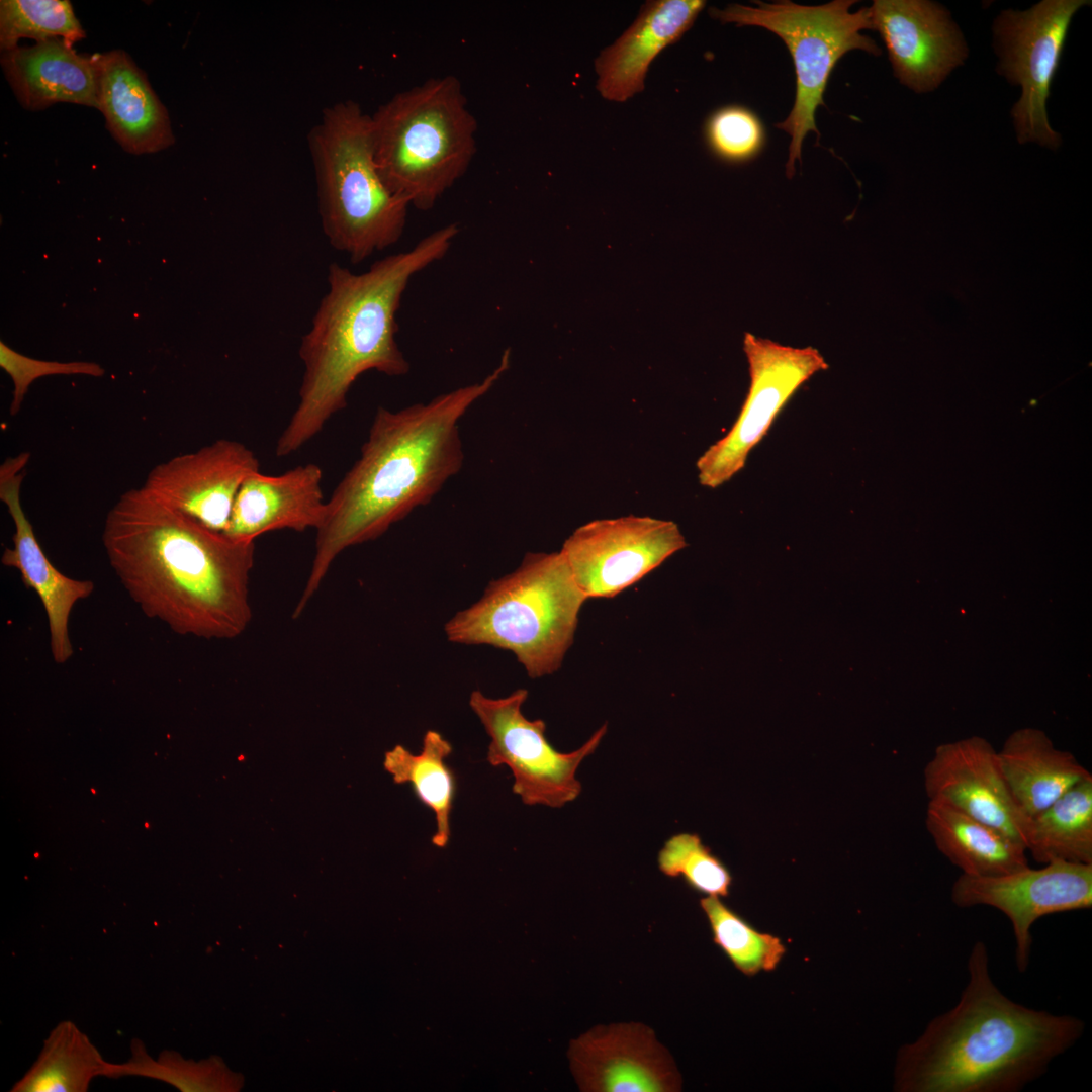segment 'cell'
Listing matches in <instances>:
<instances>
[{
  "instance_id": "obj_1",
  "label": "cell",
  "mask_w": 1092,
  "mask_h": 1092,
  "mask_svg": "<svg viewBox=\"0 0 1092 1092\" xmlns=\"http://www.w3.org/2000/svg\"><path fill=\"white\" fill-rule=\"evenodd\" d=\"M102 542L131 600L173 632L233 639L249 625L255 542L212 530L142 487L109 510Z\"/></svg>"
},
{
  "instance_id": "obj_2",
  "label": "cell",
  "mask_w": 1092,
  "mask_h": 1092,
  "mask_svg": "<svg viewBox=\"0 0 1092 1092\" xmlns=\"http://www.w3.org/2000/svg\"><path fill=\"white\" fill-rule=\"evenodd\" d=\"M509 365L508 349L479 382L425 404L396 412L378 407L360 457L327 500L311 569L293 618L302 613L344 550L380 537L417 507L428 504L461 470L464 454L458 423Z\"/></svg>"
},
{
  "instance_id": "obj_3",
  "label": "cell",
  "mask_w": 1092,
  "mask_h": 1092,
  "mask_svg": "<svg viewBox=\"0 0 1092 1092\" xmlns=\"http://www.w3.org/2000/svg\"><path fill=\"white\" fill-rule=\"evenodd\" d=\"M458 233L456 223L447 224L362 273L330 264L328 291L301 338L299 401L277 440L278 457L300 449L344 410L351 386L364 372L402 376L410 371L395 339L403 292L414 275L447 254Z\"/></svg>"
},
{
  "instance_id": "obj_4",
  "label": "cell",
  "mask_w": 1092,
  "mask_h": 1092,
  "mask_svg": "<svg viewBox=\"0 0 1092 1092\" xmlns=\"http://www.w3.org/2000/svg\"><path fill=\"white\" fill-rule=\"evenodd\" d=\"M958 1003L897 1055L900 1092H1017L1083 1035L1085 1023L1019 1004L995 984L983 941L968 958Z\"/></svg>"
},
{
  "instance_id": "obj_5",
  "label": "cell",
  "mask_w": 1092,
  "mask_h": 1092,
  "mask_svg": "<svg viewBox=\"0 0 1092 1092\" xmlns=\"http://www.w3.org/2000/svg\"><path fill=\"white\" fill-rule=\"evenodd\" d=\"M371 126L383 182L419 210L435 206L477 151V120L453 75L396 93L371 115Z\"/></svg>"
},
{
  "instance_id": "obj_6",
  "label": "cell",
  "mask_w": 1092,
  "mask_h": 1092,
  "mask_svg": "<svg viewBox=\"0 0 1092 1092\" xmlns=\"http://www.w3.org/2000/svg\"><path fill=\"white\" fill-rule=\"evenodd\" d=\"M587 598L561 551L528 553L483 596L444 626L447 639L511 651L531 678L557 671L574 640Z\"/></svg>"
},
{
  "instance_id": "obj_7",
  "label": "cell",
  "mask_w": 1092,
  "mask_h": 1092,
  "mask_svg": "<svg viewBox=\"0 0 1092 1092\" xmlns=\"http://www.w3.org/2000/svg\"><path fill=\"white\" fill-rule=\"evenodd\" d=\"M307 143L321 225L330 245L357 265L397 243L411 204L379 174L371 115L353 100L336 102L323 110Z\"/></svg>"
},
{
  "instance_id": "obj_8",
  "label": "cell",
  "mask_w": 1092,
  "mask_h": 1092,
  "mask_svg": "<svg viewBox=\"0 0 1092 1092\" xmlns=\"http://www.w3.org/2000/svg\"><path fill=\"white\" fill-rule=\"evenodd\" d=\"M853 0H834L826 4L807 6L791 1L765 3L754 1L755 7L730 4L720 10L711 7L709 14L722 23L737 26L752 25L769 30L786 44L792 57L796 74V94L787 118L776 124L791 136L787 176L795 173L796 161H801L802 145L808 132L819 136L815 122L818 106L825 103V92L830 74L837 62L851 50H862L880 55L881 50L873 39L861 34L872 29L869 7L856 12L849 8Z\"/></svg>"
},
{
  "instance_id": "obj_9",
  "label": "cell",
  "mask_w": 1092,
  "mask_h": 1092,
  "mask_svg": "<svg viewBox=\"0 0 1092 1092\" xmlns=\"http://www.w3.org/2000/svg\"><path fill=\"white\" fill-rule=\"evenodd\" d=\"M527 698L525 689L496 699L475 690L469 706L490 738L486 760L492 766L511 769L513 793L528 806L561 808L580 795L582 787L576 771L599 747L608 726L600 727L576 750L559 752L545 736V722L529 720L522 713Z\"/></svg>"
},
{
  "instance_id": "obj_10",
  "label": "cell",
  "mask_w": 1092,
  "mask_h": 1092,
  "mask_svg": "<svg viewBox=\"0 0 1092 1092\" xmlns=\"http://www.w3.org/2000/svg\"><path fill=\"white\" fill-rule=\"evenodd\" d=\"M1086 0H1044L1031 8L1005 10L994 22L998 71L1021 87L1011 114L1017 140L1055 150L1061 138L1050 125L1046 101L1075 13Z\"/></svg>"
},
{
  "instance_id": "obj_11",
  "label": "cell",
  "mask_w": 1092,
  "mask_h": 1092,
  "mask_svg": "<svg viewBox=\"0 0 1092 1092\" xmlns=\"http://www.w3.org/2000/svg\"><path fill=\"white\" fill-rule=\"evenodd\" d=\"M743 345L749 391L730 431L697 461L698 478L705 487L717 488L737 474L791 396L814 374L828 368L813 347L784 346L748 333Z\"/></svg>"
},
{
  "instance_id": "obj_12",
  "label": "cell",
  "mask_w": 1092,
  "mask_h": 1092,
  "mask_svg": "<svg viewBox=\"0 0 1092 1092\" xmlns=\"http://www.w3.org/2000/svg\"><path fill=\"white\" fill-rule=\"evenodd\" d=\"M686 546L676 523L630 515L578 527L560 551L589 599L617 596Z\"/></svg>"
},
{
  "instance_id": "obj_13",
  "label": "cell",
  "mask_w": 1092,
  "mask_h": 1092,
  "mask_svg": "<svg viewBox=\"0 0 1092 1092\" xmlns=\"http://www.w3.org/2000/svg\"><path fill=\"white\" fill-rule=\"evenodd\" d=\"M950 898L960 908L993 907L1010 920L1015 964L1023 973L1031 957V929L1039 918L1092 907V863L1057 860L997 877L962 874L952 884Z\"/></svg>"
},
{
  "instance_id": "obj_14",
  "label": "cell",
  "mask_w": 1092,
  "mask_h": 1092,
  "mask_svg": "<svg viewBox=\"0 0 1092 1092\" xmlns=\"http://www.w3.org/2000/svg\"><path fill=\"white\" fill-rule=\"evenodd\" d=\"M872 29L881 35L899 82L916 93L936 89L968 56L963 35L940 4L875 0Z\"/></svg>"
},
{
  "instance_id": "obj_15",
  "label": "cell",
  "mask_w": 1092,
  "mask_h": 1092,
  "mask_svg": "<svg viewBox=\"0 0 1092 1092\" xmlns=\"http://www.w3.org/2000/svg\"><path fill=\"white\" fill-rule=\"evenodd\" d=\"M259 470L252 450L240 442L219 439L158 464L142 488L163 505L225 532L243 481Z\"/></svg>"
},
{
  "instance_id": "obj_16",
  "label": "cell",
  "mask_w": 1092,
  "mask_h": 1092,
  "mask_svg": "<svg viewBox=\"0 0 1092 1092\" xmlns=\"http://www.w3.org/2000/svg\"><path fill=\"white\" fill-rule=\"evenodd\" d=\"M573 1071L587 1092H676L681 1077L669 1052L639 1022L597 1025L573 1041Z\"/></svg>"
},
{
  "instance_id": "obj_17",
  "label": "cell",
  "mask_w": 1092,
  "mask_h": 1092,
  "mask_svg": "<svg viewBox=\"0 0 1092 1092\" xmlns=\"http://www.w3.org/2000/svg\"><path fill=\"white\" fill-rule=\"evenodd\" d=\"M923 774L929 800L945 803L987 823L1025 847L1029 817L1013 799L998 753L990 745L979 739L942 745Z\"/></svg>"
},
{
  "instance_id": "obj_18",
  "label": "cell",
  "mask_w": 1092,
  "mask_h": 1092,
  "mask_svg": "<svg viewBox=\"0 0 1092 1092\" xmlns=\"http://www.w3.org/2000/svg\"><path fill=\"white\" fill-rule=\"evenodd\" d=\"M30 454L7 458L0 467V499L14 523L13 546L4 549L1 562L18 570L22 582L33 589L44 608L50 648L54 661L63 664L73 655L69 619L74 605L94 592V582L79 580L60 572L41 549L20 500V488Z\"/></svg>"
},
{
  "instance_id": "obj_19",
  "label": "cell",
  "mask_w": 1092,
  "mask_h": 1092,
  "mask_svg": "<svg viewBox=\"0 0 1092 1092\" xmlns=\"http://www.w3.org/2000/svg\"><path fill=\"white\" fill-rule=\"evenodd\" d=\"M98 110L106 127L128 153L153 154L175 144L168 111L148 78L122 50L93 54Z\"/></svg>"
},
{
  "instance_id": "obj_20",
  "label": "cell",
  "mask_w": 1092,
  "mask_h": 1092,
  "mask_svg": "<svg viewBox=\"0 0 1092 1092\" xmlns=\"http://www.w3.org/2000/svg\"><path fill=\"white\" fill-rule=\"evenodd\" d=\"M323 470L313 463L280 475L256 471L243 481L234 502L228 530L231 537L254 542L270 531L317 530L327 514Z\"/></svg>"
},
{
  "instance_id": "obj_21",
  "label": "cell",
  "mask_w": 1092,
  "mask_h": 1092,
  "mask_svg": "<svg viewBox=\"0 0 1092 1092\" xmlns=\"http://www.w3.org/2000/svg\"><path fill=\"white\" fill-rule=\"evenodd\" d=\"M705 5L703 0H653L642 5L632 25L595 62L600 94L625 102L640 93L652 61L681 38Z\"/></svg>"
},
{
  "instance_id": "obj_22",
  "label": "cell",
  "mask_w": 1092,
  "mask_h": 1092,
  "mask_svg": "<svg viewBox=\"0 0 1092 1092\" xmlns=\"http://www.w3.org/2000/svg\"><path fill=\"white\" fill-rule=\"evenodd\" d=\"M0 63L18 102L27 110L60 102L98 109L93 55L77 53L62 38L4 51Z\"/></svg>"
},
{
  "instance_id": "obj_23",
  "label": "cell",
  "mask_w": 1092,
  "mask_h": 1092,
  "mask_svg": "<svg viewBox=\"0 0 1092 1092\" xmlns=\"http://www.w3.org/2000/svg\"><path fill=\"white\" fill-rule=\"evenodd\" d=\"M925 824L939 852L964 875L997 877L1028 867L1022 844L945 803L929 800Z\"/></svg>"
},
{
  "instance_id": "obj_24",
  "label": "cell",
  "mask_w": 1092,
  "mask_h": 1092,
  "mask_svg": "<svg viewBox=\"0 0 1092 1092\" xmlns=\"http://www.w3.org/2000/svg\"><path fill=\"white\" fill-rule=\"evenodd\" d=\"M998 760L1013 799L1027 817L1092 777L1071 753L1055 749L1045 738L1033 733L1011 738L998 753Z\"/></svg>"
},
{
  "instance_id": "obj_25",
  "label": "cell",
  "mask_w": 1092,
  "mask_h": 1092,
  "mask_svg": "<svg viewBox=\"0 0 1092 1092\" xmlns=\"http://www.w3.org/2000/svg\"><path fill=\"white\" fill-rule=\"evenodd\" d=\"M1024 845L1040 863H1092V777L1028 818Z\"/></svg>"
},
{
  "instance_id": "obj_26",
  "label": "cell",
  "mask_w": 1092,
  "mask_h": 1092,
  "mask_svg": "<svg viewBox=\"0 0 1092 1092\" xmlns=\"http://www.w3.org/2000/svg\"><path fill=\"white\" fill-rule=\"evenodd\" d=\"M452 750L451 743L439 732L428 730L420 753L395 745L385 753L383 762L394 783L411 784L418 800L434 813L436 831L432 843L439 848L447 846L451 834L456 780L446 759Z\"/></svg>"
},
{
  "instance_id": "obj_27",
  "label": "cell",
  "mask_w": 1092,
  "mask_h": 1092,
  "mask_svg": "<svg viewBox=\"0 0 1092 1092\" xmlns=\"http://www.w3.org/2000/svg\"><path fill=\"white\" fill-rule=\"evenodd\" d=\"M108 1063L74 1022L61 1021L43 1040L35 1062L10 1091L86 1092L94 1078L105 1077Z\"/></svg>"
},
{
  "instance_id": "obj_28",
  "label": "cell",
  "mask_w": 1092,
  "mask_h": 1092,
  "mask_svg": "<svg viewBox=\"0 0 1092 1092\" xmlns=\"http://www.w3.org/2000/svg\"><path fill=\"white\" fill-rule=\"evenodd\" d=\"M128 1076L162 1081L183 1092H225L240 1087V1079L216 1057L194 1062L165 1050L155 1059L138 1038L131 1040L128 1060L108 1063L105 1073L111 1079Z\"/></svg>"
},
{
  "instance_id": "obj_29",
  "label": "cell",
  "mask_w": 1092,
  "mask_h": 1092,
  "mask_svg": "<svg viewBox=\"0 0 1092 1092\" xmlns=\"http://www.w3.org/2000/svg\"><path fill=\"white\" fill-rule=\"evenodd\" d=\"M713 941L746 976L774 971L786 953L782 940L770 933L760 932L725 905L720 897L707 896L700 900Z\"/></svg>"
},
{
  "instance_id": "obj_30",
  "label": "cell",
  "mask_w": 1092,
  "mask_h": 1092,
  "mask_svg": "<svg viewBox=\"0 0 1092 1092\" xmlns=\"http://www.w3.org/2000/svg\"><path fill=\"white\" fill-rule=\"evenodd\" d=\"M86 37L67 0H1L0 48L9 51L21 38L36 42L62 38L70 44Z\"/></svg>"
},
{
  "instance_id": "obj_31",
  "label": "cell",
  "mask_w": 1092,
  "mask_h": 1092,
  "mask_svg": "<svg viewBox=\"0 0 1092 1092\" xmlns=\"http://www.w3.org/2000/svg\"><path fill=\"white\" fill-rule=\"evenodd\" d=\"M657 862L662 874L681 877L695 891L715 897L729 895L730 872L697 834L678 833L669 837L658 852Z\"/></svg>"
},
{
  "instance_id": "obj_32",
  "label": "cell",
  "mask_w": 1092,
  "mask_h": 1092,
  "mask_svg": "<svg viewBox=\"0 0 1092 1092\" xmlns=\"http://www.w3.org/2000/svg\"><path fill=\"white\" fill-rule=\"evenodd\" d=\"M705 139L712 153L728 163H744L755 158L765 143V130L750 109L728 105L715 110L706 120Z\"/></svg>"
},
{
  "instance_id": "obj_33",
  "label": "cell",
  "mask_w": 1092,
  "mask_h": 1092,
  "mask_svg": "<svg viewBox=\"0 0 1092 1092\" xmlns=\"http://www.w3.org/2000/svg\"><path fill=\"white\" fill-rule=\"evenodd\" d=\"M0 366L11 377L14 385L10 415H16L21 407L29 385L37 378L56 374H84L100 377L104 370L92 362L41 361L26 357L0 342Z\"/></svg>"
}]
</instances>
